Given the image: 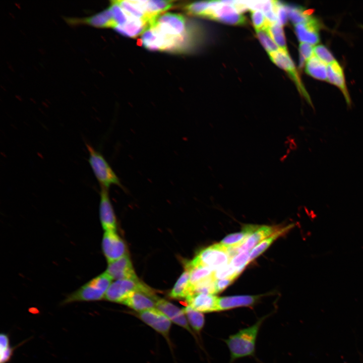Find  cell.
I'll return each instance as SVG.
<instances>
[{
	"mask_svg": "<svg viewBox=\"0 0 363 363\" xmlns=\"http://www.w3.org/2000/svg\"><path fill=\"white\" fill-rule=\"evenodd\" d=\"M269 315L258 319L252 325L241 329L224 340L230 353L229 363L247 356H254L261 326Z\"/></svg>",
	"mask_w": 363,
	"mask_h": 363,
	"instance_id": "1",
	"label": "cell"
},
{
	"mask_svg": "<svg viewBox=\"0 0 363 363\" xmlns=\"http://www.w3.org/2000/svg\"><path fill=\"white\" fill-rule=\"evenodd\" d=\"M85 145L88 152V162L100 188L109 190L111 186H116L126 191L118 176L103 155L90 144L86 143Z\"/></svg>",
	"mask_w": 363,
	"mask_h": 363,
	"instance_id": "2",
	"label": "cell"
},
{
	"mask_svg": "<svg viewBox=\"0 0 363 363\" xmlns=\"http://www.w3.org/2000/svg\"><path fill=\"white\" fill-rule=\"evenodd\" d=\"M112 279L106 272H104L69 294L63 301L62 304L100 300L104 297Z\"/></svg>",
	"mask_w": 363,
	"mask_h": 363,
	"instance_id": "3",
	"label": "cell"
},
{
	"mask_svg": "<svg viewBox=\"0 0 363 363\" xmlns=\"http://www.w3.org/2000/svg\"><path fill=\"white\" fill-rule=\"evenodd\" d=\"M166 37L180 41L187 37L186 19L181 14L162 13L155 18L150 26Z\"/></svg>",
	"mask_w": 363,
	"mask_h": 363,
	"instance_id": "4",
	"label": "cell"
},
{
	"mask_svg": "<svg viewBox=\"0 0 363 363\" xmlns=\"http://www.w3.org/2000/svg\"><path fill=\"white\" fill-rule=\"evenodd\" d=\"M202 17L229 25H243L247 23L245 17L233 6L224 4L221 1H210L209 8Z\"/></svg>",
	"mask_w": 363,
	"mask_h": 363,
	"instance_id": "5",
	"label": "cell"
},
{
	"mask_svg": "<svg viewBox=\"0 0 363 363\" xmlns=\"http://www.w3.org/2000/svg\"><path fill=\"white\" fill-rule=\"evenodd\" d=\"M230 260L228 248L219 243L200 251L191 262L206 266L215 271L229 264Z\"/></svg>",
	"mask_w": 363,
	"mask_h": 363,
	"instance_id": "6",
	"label": "cell"
},
{
	"mask_svg": "<svg viewBox=\"0 0 363 363\" xmlns=\"http://www.w3.org/2000/svg\"><path fill=\"white\" fill-rule=\"evenodd\" d=\"M137 291L153 292L138 279H119L111 283L104 298L110 301L121 303L130 293Z\"/></svg>",
	"mask_w": 363,
	"mask_h": 363,
	"instance_id": "7",
	"label": "cell"
},
{
	"mask_svg": "<svg viewBox=\"0 0 363 363\" xmlns=\"http://www.w3.org/2000/svg\"><path fill=\"white\" fill-rule=\"evenodd\" d=\"M269 55L271 60L275 65L287 73L293 81L300 94L308 103L314 108L311 97L302 83L298 72L288 53L279 49L277 51L269 53Z\"/></svg>",
	"mask_w": 363,
	"mask_h": 363,
	"instance_id": "8",
	"label": "cell"
},
{
	"mask_svg": "<svg viewBox=\"0 0 363 363\" xmlns=\"http://www.w3.org/2000/svg\"><path fill=\"white\" fill-rule=\"evenodd\" d=\"M139 317L143 322L168 339L172 322L162 312L154 308L139 312Z\"/></svg>",
	"mask_w": 363,
	"mask_h": 363,
	"instance_id": "9",
	"label": "cell"
},
{
	"mask_svg": "<svg viewBox=\"0 0 363 363\" xmlns=\"http://www.w3.org/2000/svg\"><path fill=\"white\" fill-rule=\"evenodd\" d=\"M102 249L108 263L127 254L124 242L114 231H105L102 240Z\"/></svg>",
	"mask_w": 363,
	"mask_h": 363,
	"instance_id": "10",
	"label": "cell"
},
{
	"mask_svg": "<svg viewBox=\"0 0 363 363\" xmlns=\"http://www.w3.org/2000/svg\"><path fill=\"white\" fill-rule=\"evenodd\" d=\"M138 44L151 51H170L171 40L149 26L138 39Z\"/></svg>",
	"mask_w": 363,
	"mask_h": 363,
	"instance_id": "11",
	"label": "cell"
},
{
	"mask_svg": "<svg viewBox=\"0 0 363 363\" xmlns=\"http://www.w3.org/2000/svg\"><path fill=\"white\" fill-rule=\"evenodd\" d=\"M322 27L320 21L313 17L309 21L294 26L295 34L300 42L312 45L318 44L320 40L319 31Z\"/></svg>",
	"mask_w": 363,
	"mask_h": 363,
	"instance_id": "12",
	"label": "cell"
},
{
	"mask_svg": "<svg viewBox=\"0 0 363 363\" xmlns=\"http://www.w3.org/2000/svg\"><path fill=\"white\" fill-rule=\"evenodd\" d=\"M109 190L100 188L99 215L103 228L105 231H116V219L109 197Z\"/></svg>",
	"mask_w": 363,
	"mask_h": 363,
	"instance_id": "13",
	"label": "cell"
},
{
	"mask_svg": "<svg viewBox=\"0 0 363 363\" xmlns=\"http://www.w3.org/2000/svg\"><path fill=\"white\" fill-rule=\"evenodd\" d=\"M158 298L154 292L137 291L130 293L121 304L140 312L156 308V302Z\"/></svg>",
	"mask_w": 363,
	"mask_h": 363,
	"instance_id": "14",
	"label": "cell"
},
{
	"mask_svg": "<svg viewBox=\"0 0 363 363\" xmlns=\"http://www.w3.org/2000/svg\"><path fill=\"white\" fill-rule=\"evenodd\" d=\"M66 21L70 24H87L99 28H114L117 25L110 9L106 10L89 17L84 18H66Z\"/></svg>",
	"mask_w": 363,
	"mask_h": 363,
	"instance_id": "15",
	"label": "cell"
},
{
	"mask_svg": "<svg viewBox=\"0 0 363 363\" xmlns=\"http://www.w3.org/2000/svg\"><path fill=\"white\" fill-rule=\"evenodd\" d=\"M106 272L112 279L116 280L138 279L127 254L119 259L109 263Z\"/></svg>",
	"mask_w": 363,
	"mask_h": 363,
	"instance_id": "16",
	"label": "cell"
},
{
	"mask_svg": "<svg viewBox=\"0 0 363 363\" xmlns=\"http://www.w3.org/2000/svg\"><path fill=\"white\" fill-rule=\"evenodd\" d=\"M156 308L165 315L171 322L184 328L190 333H192L183 310L163 298L157 299L156 302Z\"/></svg>",
	"mask_w": 363,
	"mask_h": 363,
	"instance_id": "17",
	"label": "cell"
},
{
	"mask_svg": "<svg viewBox=\"0 0 363 363\" xmlns=\"http://www.w3.org/2000/svg\"><path fill=\"white\" fill-rule=\"evenodd\" d=\"M218 297L214 294L194 293L188 296L186 299L188 306L204 313L218 312Z\"/></svg>",
	"mask_w": 363,
	"mask_h": 363,
	"instance_id": "18",
	"label": "cell"
},
{
	"mask_svg": "<svg viewBox=\"0 0 363 363\" xmlns=\"http://www.w3.org/2000/svg\"><path fill=\"white\" fill-rule=\"evenodd\" d=\"M262 295H242L218 297V311H227L239 307H250L255 305Z\"/></svg>",
	"mask_w": 363,
	"mask_h": 363,
	"instance_id": "19",
	"label": "cell"
},
{
	"mask_svg": "<svg viewBox=\"0 0 363 363\" xmlns=\"http://www.w3.org/2000/svg\"><path fill=\"white\" fill-rule=\"evenodd\" d=\"M327 82L336 86L340 90L347 106L350 107L351 101L347 88L343 70L337 60L327 66Z\"/></svg>",
	"mask_w": 363,
	"mask_h": 363,
	"instance_id": "20",
	"label": "cell"
},
{
	"mask_svg": "<svg viewBox=\"0 0 363 363\" xmlns=\"http://www.w3.org/2000/svg\"><path fill=\"white\" fill-rule=\"evenodd\" d=\"M277 230V229L273 226H259L242 244L237 247L234 248L235 253L237 254L243 252L252 250L261 241Z\"/></svg>",
	"mask_w": 363,
	"mask_h": 363,
	"instance_id": "21",
	"label": "cell"
},
{
	"mask_svg": "<svg viewBox=\"0 0 363 363\" xmlns=\"http://www.w3.org/2000/svg\"><path fill=\"white\" fill-rule=\"evenodd\" d=\"M150 26L149 21L130 17L128 22L122 25H116L113 29L120 34L136 38L144 32Z\"/></svg>",
	"mask_w": 363,
	"mask_h": 363,
	"instance_id": "22",
	"label": "cell"
},
{
	"mask_svg": "<svg viewBox=\"0 0 363 363\" xmlns=\"http://www.w3.org/2000/svg\"><path fill=\"white\" fill-rule=\"evenodd\" d=\"M135 3L144 12L151 20L162 13L172 8L174 4L173 1H134Z\"/></svg>",
	"mask_w": 363,
	"mask_h": 363,
	"instance_id": "23",
	"label": "cell"
},
{
	"mask_svg": "<svg viewBox=\"0 0 363 363\" xmlns=\"http://www.w3.org/2000/svg\"><path fill=\"white\" fill-rule=\"evenodd\" d=\"M186 270L190 273V288L196 284L214 276L213 270L201 265L194 264L190 262L185 266Z\"/></svg>",
	"mask_w": 363,
	"mask_h": 363,
	"instance_id": "24",
	"label": "cell"
},
{
	"mask_svg": "<svg viewBox=\"0 0 363 363\" xmlns=\"http://www.w3.org/2000/svg\"><path fill=\"white\" fill-rule=\"evenodd\" d=\"M259 227L254 225H247L240 231L230 234L220 243L226 248H236L242 244L246 239Z\"/></svg>",
	"mask_w": 363,
	"mask_h": 363,
	"instance_id": "25",
	"label": "cell"
},
{
	"mask_svg": "<svg viewBox=\"0 0 363 363\" xmlns=\"http://www.w3.org/2000/svg\"><path fill=\"white\" fill-rule=\"evenodd\" d=\"M327 66L314 54L306 62L305 72L316 79L327 81Z\"/></svg>",
	"mask_w": 363,
	"mask_h": 363,
	"instance_id": "26",
	"label": "cell"
},
{
	"mask_svg": "<svg viewBox=\"0 0 363 363\" xmlns=\"http://www.w3.org/2000/svg\"><path fill=\"white\" fill-rule=\"evenodd\" d=\"M289 19L294 25L305 23L311 20L314 16L311 10L301 6L284 4Z\"/></svg>",
	"mask_w": 363,
	"mask_h": 363,
	"instance_id": "27",
	"label": "cell"
},
{
	"mask_svg": "<svg viewBox=\"0 0 363 363\" xmlns=\"http://www.w3.org/2000/svg\"><path fill=\"white\" fill-rule=\"evenodd\" d=\"M293 226V224H290L280 229L277 230L272 235L261 241L250 251L249 263L251 262L258 256L260 255L272 244L276 239L282 235L283 234L285 233L286 232L290 230Z\"/></svg>",
	"mask_w": 363,
	"mask_h": 363,
	"instance_id": "28",
	"label": "cell"
},
{
	"mask_svg": "<svg viewBox=\"0 0 363 363\" xmlns=\"http://www.w3.org/2000/svg\"><path fill=\"white\" fill-rule=\"evenodd\" d=\"M190 273L185 270L177 280L169 295L175 299L186 298L190 294Z\"/></svg>",
	"mask_w": 363,
	"mask_h": 363,
	"instance_id": "29",
	"label": "cell"
},
{
	"mask_svg": "<svg viewBox=\"0 0 363 363\" xmlns=\"http://www.w3.org/2000/svg\"><path fill=\"white\" fill-rule=\"evenodd\" d=\"M265 29L280 49L288 52L282 26L278 22L269 23Z\"/></svg>",
	"mask_w": 363,
	"mask_h": 363,
	"instance_id": "30",
	"label": "cell"
},
{
	"mask_svg": "<svg viewBox=\"0 0 363 363\" xmlns=\"http://www.w3.org/2000/svg\"><path fill=\"white\" fill-rule=\"evenodd\" d=\"M190 326L197 332H200L205 324V317L203 313L197 311L189 306L183 309Z\"/></svg>",
	"mask_w": 363,
	"mask_h": 363,
	"instance_id": "31",
	"label": "cell"
},
{
	"mask_svg": "<svg viewBox=\"0 0 363 363\" xmlns=\"http://www.w3.org/2000/svg\"><path fill=\"white\" fill-rule=\"evenodd\" d=\"M116 2L129 16L146 20L150 23V19L140 9L134 1L119 0Z\"/></svg>",
	"mask_w": 363,
	"mask_h": 363,
	"instance_id": "32",
	"label": "cell"
},
{
	"mask_svg": "<svg viewBox=\"0 0 363 363\" xmlns=\"http://www.w3.org/2000/svg\"><path fill=\"white\" fill-rule=\"evenodd\" d=\"M210 4V1L195 2L186 5L184 9L189 15L202 17L209 8Z\"/></svg>",
	"mask_w": 363,
	"mask_h": 363,
	"instance_id": "33",
	"label": "cell"
},
{
	"mask_svg": "<svg viewBox=\"0 0 363 363\" xmlns=\"http://www.w3.org/2000/svg\"><path fill=\"white\" fill-rule=\"evenodd\" d=\"M256 31L258 39L268 54L280 49L265 28Z\"/></svg>",
	"mask_w": 363,
	"mask_h": 363,
	"instance_id": "34",
	"label": "cell"
},
{
	"mask_svg": "<svg viewBox=\"0 0 363 363\" xmlns=\"http://www.w3.org/2000/svg\"><path fill=\"white\" fill-rule=\"evenodd\" d=\"M109 8L117 25H122L128 22L130 16L119 6L116 1H110Z\"/></svg>",
	"mask_w": 363,
	"mask_h": 363,
	"instance_id": "35",
	"label": "cell"
},
{
	"mask_svg": "<svg viewBox=\"0 0 363 363\" xmlns=\"http://www.w3.org/2000/svg\"><path fill=\"white\" fill-rule=\"evenodd\" d=\"M239 274L238 271L229 263L214 271V277L215 279L236 278Z\"/></svg>",
	"mask_w": 363,
	"mask_h": 363,
	"instance_id": "36",
	"label": "cell"
},
{
	"mask_svg": "<svg viewBox=\"0 0 363 363\" xmlns=\"http://www.w3.org/2000/svg\"><path fill=\"white\" fill-rule=\"evenodd\" d=\"M314 54L327 65L336 61L330 50L323 45H318L315 46Z\"/></svg>",
	"mask_w": 363,
	"mask_h": 363,
	"instance_id": "37",
	"label": "cell"
},
{
	"mask_svg": "<svg viewBox=\"0 0 363 363\" xmlns=\"http://www.w3.org/2000/svg\"><path fill=\"white\" fill-rule=\"evenodd\" d=\"M250 251H245L237 254L230 261V264L240 273L246 265L249 263Z\"/></svg>",
	"mask_w": 363,
	"mask_h": 363,
	"instance_id": "38",
	"label": "cell"
},
{
	"mask_svg": "<svg viewBox=\"0 0 363 363\" xmlns=\"http://www.w3.org/2000/svg\"><path fill=\"white\" fill-rule=\"evenodd\" d=\"M251 11L252 21L256 30L264 28L268 25L269 23L266 20L263 12L258 10Z\"/></svg>",
	"mask_w": 363,
	"mask_h": 363,
	"instance_id": "39",
	"label": "cell"
},
{
	"mask_svg": "<svg viewBox=\"0 0 363 363\" xmlns=\"http://www.w3.org/2000/svg\"><path fill=\"white\" fill-rule=\"evenodd\" d=\"M276 13L278 18V22L282 26L286 24L287 21V13L284 6V3L274 1Z\"/></svg>",
	"mask_w": 363,
	"mask_h": 363,
	"instance_id": "40",
	"label": "cell"
},
{
	"mask_svg": "<svg viewBox=\"0 0 363 363\" xmlns=\"http://www.w3.org/2000/svg\"><path fill=\"white\" fill-rule=\"evenodd\" d=\"M314 47L310 44L300 42L299 45V58L307 62L314 54Z\"/></svg>",
	"mask_w": 363,
	"mask_h": 363,
	"instance_id": "41",
	"label": "cell"
},
{
	"mask_svg": "<svg viewBox=\"0 0 363 363\" xmlns=\"http://www.w3.org/2000/svg\"><path fill=\"white\" fill-rule=\"evenodd\" d=\"M234 278H224L221 279H216L215 286L216 293H219L225 289L229 285H230Z\"/></svg>",
	"mask_w": 363,
	"mask_h": 363,
	"instance_id": "42",
	"label": "cell"
},
{
	"mask_svg": "<svg viewBox=\"0 0 363 363\" xmlns=\"http://www.w3.org/2000/svg\"><path fill=\"white\" fill-rule=\"evenodd\" d=\"M15 347L10 346L5 349L0 350V363L8 362L13 355Z\"/></svg>",
	"mask_w": 363,
	"mask_h": 363,
	"instance_id": "43",
	"label": "cell"
},
{
	"mask_svg": "<svg viewBox=\"0 0 363 363\" xmlns=\"http://www.w3.org/2000/svg\"><path fill=\"white\" fill-rule=\"evenodd\" d=\"M9 335L5 333L0 334V350H4L10 346Z\"/></svg>",
	"mask_w": 363,
	"mask_h": 363,
	"instance_id": "44",
	"label": "cell"
},
{
	"mask_svg": "<svg viewBox=\"0 0 363 363\" xmlns=\"http://www.w3.org/2000/svg\"><path fill=\"white\" fill-rule=\"evenodd\" d=\"M360 27L363 29V25H360Z\"/></svg>",
	"mask_w": 363,
	"mask_h": 363,
	"instance_id": "45",
	"label": "cell"
}]
</instances>
